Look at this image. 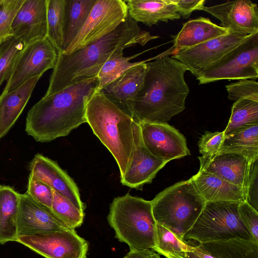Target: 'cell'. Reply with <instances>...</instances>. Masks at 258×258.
Returning <instances> with one entry per match:
<instances>
[{
    "instance_id": "obj_1",
    "label": "cell",
    "mask_w": 258,
    "mask_h": 258,
    "mask_svg": "<svg viewBox=\"0 0 258 258\" xmlns=\"http://www.w3.org/2000/svg\"><path fill=\"white\" fill-rule=\"evenodd\" d=\"M141 29L128 16L112 32L73 53L58 52L44 96L56 93L75 83L97 77L105 62L125 48L145 45L158 38Z\"/></svg>"
},
{
    "instance_id": "obj_2",
    "label": "cell",
    "mask_w": 258,
    "mask_h": 258,
    "mask_svg": "<svg viewBox=\"0 0 258 258\" xmlns=\"http://www.w3.org/2000/svg\"><path fill=\"white\" fill-rule=\"evenodd\" d=\"M146 63L142 87L134 102V119L139 124L167 122L185 108L189 89L184 80L187 71L169 56L155 57Z\"/></svg>"
},
{
    "instance_id": "obj_3",
    "label": "cell",
    "mask_w": 258,
    "mask_h": 258,
    "mask_svg": "<svg viewBox=\"0 0 258 258\" xmlns=\"http://www.w3.org/2000/svg\"><path fill=\"white\" fill-rule=\"evenodd\" d=\"M98 85L97 77L90 78L44 96L27 113V134L39 142L68 136L86 122V104L97 91Z\"/></svg>"
},
{
    "instance_id": "obj_4",
    "label": "cell",
    "mask_w": 258,
    "mask_h": 258,
    "mask_svg": "<svg viewBox=\"0 0 258 258\" xmlns=\"http://www.w3.org/2000/svg\"><path fill=\"white\" fill-rule=\"evenodd\" d=\"M86 120L114 157L122 177L136 150L140 124L99 91L95 92L87 102Z\"/></svg>"
},
{
    "instance_id": "obj_5",
    "label": "cell",
    "mask_w": 258,
    "mask_h": 258,
    "mask_svg": "<svg viewBox=\"0 0 258 258\" xmlns=\"http://www.w3.org/2000/svg\"><path fill=\"white\" fill-rule=\"evenodd\" d=\"M107 220L115 237L130 250L155 247L156 222L151 201L129 194L117 197L110 204Z\"/></svg>"
},
{
    "instance_id": "obj_6",
    "label": "cell",
    "mask_w": 258,
    "mask_h": 258,
    "mask_svg": "<svg viewBox=\"0 0 258 258\" xmlns=\"http://www.w3.org/2000/svg\"><path fill=\"white\" fill-rule=\"evenodd\" d=\"M151 202L156 223L168 229L182 240L206 203L190 178L167 187Z\"/></svg>"
},
{
    "instance_id": "obj_7",
    "label": "cell",
    "mask_w": 258,
    "mask_h": 258,
    "mask_svg": "<svg viewBox=\"0 0 258 258\" xmlns=\"http://www.w3.org/2000/svg\"><path fill=\"white\" fill-rule=\"evenodd\" d=\"M240 203L230 202H206L192 226L184 234V241L199 243L239 238L253 241L240 220Z\"/></svg>"
},
{
    "instance_id": "obj_8",
    "label": "cell",
    "mask_w": 258,
    "mask_h": 258,
    "mask_svg": "<svg viewBox=\"0 0 258 258\" xmlns=\"http://www.w3.org/2000/svg\"><path fill=\"white\" fill-rule=\"evenodd\" d=\"M258 78V33L248 35L198 78L199 84Z\"/></svg>"
},
{
    "instance_id": "obj_9",
    "label": "cell",
    "mask_w": 258,
    "mask_h": 258,
    "mask_svg": "<svg viewBox=\"0 0 258 258\" xmlns=\"http://www.w3.org/2000/svg\"><path fill=\"white\" fill-rule=\"evenodd\" d=\"M127 16L124 1L96 0L82 28L61 53L70 54L102 38L114 30Z\"/></svg>"
},
{
    "instance_id": "obj_10",
    "label": "cell",
    "mask_w": 258,
    "mask_h": 258,
    "mask_svg": "<svg viewBox=\"0 0 258 258\" xmlns=\"http://www.w3.org/2000/svg\"><path fill=\"white\" fill-rule=\"evenodd\" d=\"M58 55L57 49L47 37L26 45L16 59L3 92H11L29 79L53 69Z\"/></svg>"
},
{
    "instance_id": "obj_11",
    "label": "cell",
    "mask_w": 258,
    "mask_h": 258,
    "mask_svg": "<svg viewBox=\"0 0 258 258\" xmlns=\"http://www.w3.org/2000/svg\"><path fill=\"white\" fill-rule=\"evenodd\" d=\"M16 242L45 258H86L89 248L73 229L19 236Z\"/></svg>"
},
{
    "instance_id": "obj_12",
    "label": "cell",
    "mask_w": 258,
    "mask_h": 258,
    "mask_svg": "<svg viewBox=\"0 0 258 258\" xmlns=\"http://www.w3.org/2000/svg\"><path fill=\"white\" fill-rule=\"evenodd\" d=\"M247 36L245 34L229 32L190 48L177 51L171 57L180 62L197 78Z\"/></svg>"
},
{
    "instance_id": "obj_13",
    "label": "cell",
    "mask_w": 258,
    "mask_h": 258,
    "mask_svg": "<svg viewBox=\"0 0 258 258\" xmlns=\"http://www.w3.org/2000/svg\"><path fill=\"white\" fill-rule=\"evenodd\" d=\"M143 142L154 156L166 162L190 155L184 136L167 122L140 124Z\"/></svg>"
},
{
    "instance_id": "obj_14",
    "label": "cell",
    "mask_w": 258,
    "mask_h": 258,
    "mask_svg": "<svg viewBox=\"0 0 258 258\" xmlns=\"http://www.w3.org/2000/svg\"><path fill=\"white\" fill-rule=\"evenodd\" d=\"M17 228L18 237L70 229L26 193L20 194Z\"/></svg>"
},
{
    "instance_id": "obj_15",
    "label": "cell",
    "mask_w": 258,
    "mask_h": 258,
    "mask_svg": "<svg viewBox=\"0 0 258 258\" xmlns=\"http://www.w3.org/2000/svg\"><path fill=\"white\" fill-rule=\"evenodd\" d=\"M202 10L219 20L222 27L229 32L248 35L258 33L257 6L250 1L237 0L204 6Z\"/></svg>"
},
{
    "instance_id": "obj_16",
    "label": "cell",
    "mask_w": 258,
    "mask_h": 258,
    "mask_svg": "<svg viewBox=\"0 0 258 258\" xmlns=\"http://www.w3.org/2000/svg\"><path fill=\"white\" fill-rule=\"evenodd\" d=\"M29 176L43 182L69 199L82 212L85 205L82 201L77 184L54 161L37 154L29 164Z\"/></svg>"
},
{
    "instance_id": "obj_17",
    "label": "cell",
    "mask_w": 258,
    "mask_h": 258,
    "mask_svg": "<svg viewBox=\"0 0 258 258\" xmlns=\"http://www.w3.org/2000/svg\"><path fill=\"white\" fill-rule=\"evenodd\" d=\"M11 33L26 45L47 37V0H25L12 23Z\"/></svg>"
},
{
    "instance_id": "obj_18",
    "label": "cell",
    "mask_w": 258,
    "mask_h": 258,
    "mask_svg": "<svg viewBox=\"0 0 258 258\" xmlns=\"http://www.w3.org/2000/svg\"><path fill=\"white\" fill-rule=\"evenodd\" d=\"M148 60L141 61L99 91L132 117L134 100L143 85Z\"/></svg>"
},
{
    "instance_id": "obj_19",
    "label": "cell",
    "mask_w": 258,
    "mask_h": 258,
    "mask_svg": "<svg viewBox=\"0 0 258 258\" xmlns=\"http://www.w3.org/2000/svg\"><path fill=\"white\" fill-rule=\"evenodd\" d=\"M198 158L200 170L215 175L246 191L252 162L250 163L245 157L233 153H221L210 159Z\"/></svg>"
},
{
    "instance_id": "obj_20",
    "label": "cell",
    "mask_w": 258,
    "mask_h": 258,
    "mask_svg": "<svg viewBox=\"0 0 258 258\" xmlns=\"http://www.w3.org/2000/svg\"><path fill=\"white\" fill-rule=\"evenodd\" d=\"M167 162L153 155L146 148L139 135L132 161L123 176L120 178L123 185L142 190L145 184L151 183L158 172Z\"/></svg>"
},
{
    "instance_id": "obj_21",
    "label": "cell",
    "mask_w": 258,
    "mask_h": 258,
    "mask_svg": "<svg viewBox=\"0 0 258 258\" xmlns=\"http://www.w3.org/2000/svg\"><path fill=\"white\" fill-rule=\"evenodd\" d=\"M229 32L227 29L213 23L207 18L199 17L189 20L184 24L177 34L171 36L173 46L157 57L168 56Z\"/></svg>"
},
{
    "instance_id": "obj_22",
    "label": "cell",
    "mask_w": 258,
    "mask_h": 258,
    "mask_svg": "<svg viewBox=\"0 0 258 258\" xmlns=\"http://www.w3.org/2000/svg\"><path fill=\"white\" fill-rule=\"evenodd\" d=\"M199 194L206 202H245L246 191L215 175L200 170L190 178Z\"/></svg>"
},
{
    "instance_id": "obj_23",
    "label": "cell",
    "mask_w": 258,
    "mask_h": 258,
    "mask_svg": "<svg viewBox=\"0 0 258 258\" xmlns=\"http://www.w3.org/2000/svg\"><path fill=\"white\" fill-rule=\"evenodd\" d=\"M41 76L31 78L9 92L0 95V139L15 124L28 102Z\"/></svg>"
},
{
    "instance_id": "obj_24",
    "label": "cell",
    "mask_w": 258,
    "mask_h": 258,
    "mask_svg": "<svg viewBox=\"0 0 258 258\" xmlns=\"http://www.w3.org/2000/svg\"><path fill=\"white\" fill-rule=\"evenodd\" d=\"M128 16L134 21L148 27L159 21L167 22L180 18L172 0L125 1Z\"/></svg>"
},
{
    "instance_id": "obj_25",
    "label": "cell",
    "mask_w": 258,
    "mask_h": 258,
    "mask_svg": "<svg viewBox=\"0 0 258 258\" xmlns=\"http://www.w3.org/2000/svg\"><path fill=\"white\" fill-rule=\"evenodd\" d=\"M196 249L213 258H258V243L239 238L199 243Z\"/></svg>"
},
{
    "instance_id": "obj_26",
    "label": "cell",
    "mask_w": 258,
    "mask_h": 258,
    "mask_svg": "<svg viewBox=\"0 0 258 258\" xmlns=\"http://www.w3.org/2000/svg\"><path fill=\"white\" fill-rule=\"evenodd\" d=\"M20 194L13 187L0 185V244L16 241Z\"/></svg>"
},
{
    "instance_id": "obj_27",
    "label": "cell",
    "mask_w": 258,
    "mask_h": 258,
    "mask_svg": "<svg viewBox=\"0 0 258 258\" xmlns=\"http://www.w3.org/2000/svg\"><path fill=\"white\" fill-rule=\"evenodd\" d=\"M221 153L242 155L251 163L258 159V124L242 128L225 135L218 153Z\"/></svg>"
},
{
    "instance_id": "obj_28",
    "label": "cell",
    "mask_w": 258,
    "mask_h": 258,
    "mask_svg": "<svg viewBox=\"0 0 258 258\" xmlns=\"http://www.w3.org/2000/svg\"><path fill=\"white\" fill-rule=\"evenodd\" d=\"M95 1L66 0L63 51L69 46L82 28Z\"/></svg>"
},
{
    "instance_id": "obj_29",
    "label": "cell",
    "mask_w": 258,
    "mask_h": 258,
    "mask_svg": "<svg viewBox=\"0 0 258 258\" xmlns=\"http://www.w3.org/2000/svg\"><path fill=\"white\" fill-rule=\"evenodd\" d=\"M195 249L166 227L156 223L155 246L153 249L166 258H187Z\"/></svg>"
},
{
    "instance_id": "obj_30",
    "label": "cell",
    "mask_w": 258,
    "mask_h": 258,
    "mask_svg": "<svg viewBox=\"0 0 258 258\" xmlns=\"http://www.w3.org/2000/svg\"><path fill=\"white\" fill-rule=\"evenodd\" d=\"M255 124H258V102L239 100L233 104L224 135Z\"/></svg>"
},
{
    "instance_id": "obj_31",
    "label": "cell",
    "mask_w": 258,
    "mask_h": 258,
    "mask_svg": "<svg viewBox=\"0 0 258 258\" xmlns=\"http://www.w3.org/2000/svg\"><path fill=\"white\" fill-rule=\"evenodd\" d=\"M66 0H47V37L58 52L63 50V29Z\"/></svg>"
},
{
    "instance_id": "obj_32",
    "label": "cell",
    "mask_w": 258,
    "mask_h": 258,
    "mask_svg": "<svg viewBox=\"0 0 258 258\" xmlns=\"http://www.w3.org/2000/svg\"><path fill=\"white\" fill-rule=\"evenodd\" d=\"M53 199L50 209L52 214L70 229L75 230L83 223L82 212L67 197L52 189Z\"/></svg>"
},
{
    "instance_id": "obj_33",
    "label": "cell",
    "mask_w": 258,
    "mask_h": 258,
    "mask_svg": "<svg viewBox=\"0 0 258 258\" xmlns=\"http://www.w3.org/2000/svg\"><path fill=\"white\" fill-rule=\"evenodd\" d=\"M142 53L125 57L123 56V52L122 51L108 59L102 67L97 76L98 85L96 91H99L104 86L114 81L124 72L139 64L140 61L131 62H130V60L136 58Z\"/></svg>"
},
{
    "instance_id": "obj_34",
    "label": "cell",
    "mask_w": 258,
    "mask_h": 258,
    "mask_svg": "<svg viewBox=\"0 0 258 258\" xmlns=\"http://www.w3.org/2000/svg\"><path fill=\"white\" fill-rule=\"evenodd\" d=\"M25 46L12 35L0 42V87L9 78L16 59Z\"/></svg>"
},
{
    "instance_id": "obj_35",
    "label": "cell",
    "mask_w": 258,
    "mask_h": 258,
    "mask_svg": "<svg viewBox=\"0 0 258 258\" xmlns=\"http://www.w3.org/2000/svg\"><path fill=\"white\" fill-rule=\"evenodd\" d=\"M228 98L237 101L248 99L258 102V83L254 80L243 79L225 86Z\"/></svg>"
},
{
    "instance_id": "obj_36",
    "label": "cell",
    "mask_w": 258,
    "mask_h": 258,
    "mask_svg": "<svg viewBox=\"0 0 258 258\" xmlns=\"http://www.w3.org/2000/svg\"><path fill=\"white\" fill-rule=\"evenodd\" d=\"M25 0H0V42L11 36V27Z\"/></svg>"
},
{
    "instance_id": "obj_37",
    "label": "cell",
    "mask_w": 258,
    "mask_h": 258,
    "mask_svg": "<svg viewBox=\"0 0 258 258\" xmlns=\"http://www.w3.org/2000/svg\"><path fill=\"white\" fill-rule=\"evenodd\" d=\"M224 132L206 131L200 138L198 146L203 158L210 159L217 155L224 138Z\"/></svg>"
},
{
    "instance_id": "obj_38",
    "label": "cell",
    "mask_w": 258,
    "mask_h": 258,
    "mask_svg": "<svg viewBox=\"0 0 258 258\" xmlns=\"http://www.w3.org/2000/svg\"><path fill=\"white\" fill-rule=\"evenodd\" d=\"M26 193L36 202L50 211L53 191L48 185L29 176Z\"/></svg>"
},
{
    "instance_id": "obj_39",
    "label": "cell",
    "mask_w": 258,
    "mask_h": 258,
    "mask_svg": "<svg viewBox=\"0 0 258 258\" xmlns=\"http://www.w3.org/2000/svg\"><path fill=\"white\" fill-rule=\"evenodd\" d=\"M240 220L250 233L253 241L258 243V212L246 202L239 205Z\"/></svg>"
},
{
    "instance_id": "obj_40",
    "label": "cell",
    "mask_w": 258,
    "mask_h": 258,
    "mask_svg": "<svg viewBox=\"0 0 258 258\" xmlns=\"http://www.w3.org/2000/svg\"><path fill=\"white\" fill-rule=\"evenodd\" d=\"M245 202L258 212V159L253 161L250 165Z\"/></svg>"
},
{
    "instance_id": "obj_41",
    "label": "cell",
    "mask_w": 258,
    "mask_h": 258,
    "mask_svg": "<svg viewBox=\"0 0 258 258\" xmlns=\"http://www.w3.org/2000/svg\"><path fill=\"white\" fill-rule=\"evenodd\" d=\"M177 13L180 16L187 18L193 11L202 10L206 2L205 0H172Z\"/></svg>"
},
{
    "instance_id": "obj_42",
    "label": "cell",
    "mask_w": 258,
    "mask_h": 258,
    "mask_svg": "<svg viewBox=\"0 0 258 258\" xmlns=\"http://www.w3.org/2000/svg\"><path fill=\"white\" fill-rule=\"evenodd\" d=\"M122 258H160V254L152 249L130 250Z\"/></svg>"
},
{
    "instance_id": "obj_43",
    "label": "cell",
    "mask_w": 258,
    "mask_h": 258,
    "mask_svg": "<svg viewBox=\"0 0 258 258\" xmlns=\"http://www.w3.org/2000/svg\"><path fill=\"white\" fill-rule=\"evenodd\" d=\"M187 258H200L195 252V250L188 252L187 255Z\"/></svg>"
}]
</instances>
